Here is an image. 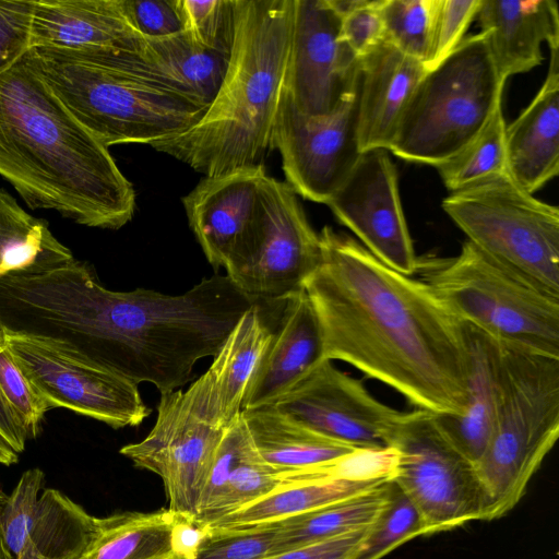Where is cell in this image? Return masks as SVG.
<instances>
[{
  "mask_svg": "<svg viewBox=\"0 0 559 559\" xmlns=\"http://www.w3.org/2000/svg\"><path fill=\"white\" fill-rule=\"evenodd\" d=\"M183 31L201 46L230 56L235 0H178Z\"/></svg>",
  "mask_w": 559,
  "mask_h": 559,
  "instance_id": "d590c367",
  "label": "cell"
},
{
  "mask_svg": "<svg viewBox=\"0 0 559 559\" xmlns=\"http://www.w3.org/2000/svg\"><path fill=\"white\" fill-rule=\"evenodd\" d=\"M321 259L304 289L317 314L323 355L402 394L418 409L460 416L466 406L465 325L420 280L324 226Z\"/></svg>",
  "mask_w": 559,
  "mask_h": 559,
  "instance_id": "6da1fadb",
  "label": "cell"
},
{
  "mask_svg": "<svg viewBox=\"0 0 559 559\" xmlns=\"http://www.w3.org/2000/svg\"><path fill=\"white\" fill-rule=\"evenodd\" d=\"M2 335L16 365L49 409L67 408L115 429L139 426L151 414L138 384L41 340Z\"/></svg>",
  "mask_w": 559,
  "mask_h": 559,
  "instance_id": "7c38bea8",
  "label": "cell"
},
{
  "mask_svg": "<svg viewBox=\"0 0 559 559\" xmlns=\"http://www.w3.org/2000/svg\"><path fill=\"white\" fill-rule=\"evenodd\" d=\"M19 461L17 453H15L12 449H10L1 439H0V464L1 465H12Z\"/></svg>",
  "mask_w": 559,
  "mask_h": 559,
  "instance_id": "ee69618b",
  "label": "cell"
},
{
  "mask_svg": "<svg viewBox=\"0 0 559 559\" xmlns=\"http://www.w3.org/2000/svg\"><path fill=\"white\" fill-rule=\"evenodd\" d=\"M464 325L468 348L466 406L460 416H435L448 440L476 465L492 430L499 394L500 346L476 328Z\"/></svg>",
  "mask_w": 559,
  "mask_h": 559,
  "instance_id": "d4e9b609",
  "label": "cell"
},
{
  "mask_svg": "<svg viewBox=\"0 0 559 559\" xmlns=\"http://www.w3.org/2000/svg\"><path fill=\"white\" fill-rule=\"evenodd\" d=\"M426 66L388 40L358 59V139L361 152L390 150Z\"/></svg>",
  "mask_w": 559,
  "mask_h": 559,
  "instance_id": "ffe728a7",
  "label": "cell"
},
{
  "mask_svg": "<svg viewBox=\"0 0 559 559\" xmlns=\"http://www.w3.org/2000/svg\"><path fill=\"white\" fill-rule=\"evenodd\" d=\"M443 211L486 254L559 295V209L509 174L450 192Z\"/></svg>",
  "mask_w": 559,
  "mask_h": 559,
  "instance_id": "ba28073f",
  "label": "cell"
},
{
  "mask_svg": "<svg viewBox=\"0 0 559 559\" xmlns=\"http://www.w3.org/2000/svg\"><path fill=\"white\" fill-rule=\"evenodd\" d=\"M294 0H235V38L221 87L188 130L151 146L205 177L263 165L271 150Z\"/></svg>",
  "mask_w": 559,
  "mask_h": 559,
  "instance_id": "3957f363",
  "label": "cell"
},
{
  "mask_svg": "<svg viewBox=\"0 0 559 559\" xmlns=\"http://www.w3.org/2000/svg\"><path fill=\"white\" fill-rule=\"evenodd\" d=\"M132 27L143 38H159L183 31L178 0H122Z\"/></svg>",
  "mask_w": 559,
  "mask_h": 559,
  "instance_id": "7bdbcfd3",
  "label": "cell"
},
{
  "mask_svg": "<svg viewBox=\"0 0 559 559\" xmlns=\"http://www.w3.org/2000/svg\"><path fill=\"white\" fill-rule=\"evenodd\" d=\"M418 536H426L421 514L409 498L391 481L389 500L369 528L355 559H382Z\"/></svg>",
  "mask_w": 559,
  "mask_h": 559,
  "instance_id": "836d02e7",
  "label": "cell"
},
{
  "mask_svg": "<svg viewBox=\"0 0 559 559\" xmlns=\"http://www.w3.org/2000/svg\"><path fill=\"white\" fill-rule=\"evenodd\" d=\"M241 417L255 453L278 475L321 466L362 449L322 436L273 405L242 409Z\"/></svg>",
  "mask_w": 559,
  "mask_h": 559,
  "instance_id": "484cf974",
  "label": "cell"
},
{
  "mask_svg": "<svg viewBox=\"0 0 559 559\" xmlns=\"http://www.w3.org/2000/svg\"><path fill=\"white\" fill-rule=\"evenodd\" d=\"M391 481L368 492L265 526L275 528L284 551L369 527L389 500Z\"/></svg>",
  "mask_w": 559,
  "mask_h": 559,
  "instance_id": "f546056e",
  "label": "cell"
},
{
  "mask_svg": "<svg viewBox=\"0 0 559 559\" xmlns=\"http://www.w3.org/2000/svg\"><path fill=\"white\" fill-rule=\"evenodd\" d=\"M480 3L481 0H440L427 71L444 60L462 41L468 25L476 17Z\"/></svg>",
  "mask_w": 559,
  "mask_h": 559,
  "instance_id": "ab89813d",
  "label": "cell"
},
{
  "mask_svg": "<svg viewBox=\"0 0 559 559\" xmlns=\"http://www.w3.org/2000/svg\"><path fill=\"white\" fill-rule=\"evenodd\" d=\"M273 333L255 302L240 317L210 368L185 391L209 421L227 428L240 417Z\"/></svg>",
  "mask_w": 559,
  "mask_h": 559,
  "instance_id": "d6986e66",
  "label": "cell"
},
{
  "mask_svg": "<svg viewBox=\"0 0 559 559\" xmlns=\"http://www.w3.org/2000/svg\"><path fill=\"white\" fill-rule=\"evenodd\" d=\"M250 445L248 430L240 417L226 428L216 452L195 520L203 516L218 499L231 471Z\"/></svg>",
  "mask_w": 559,
  "mask_h": 559,
  "instance_id": "f35d334b",
  "label": "cell"
},
{
  "mask_svg": "<svg viewBox=\"0 0 559 559\" xmlns=\"http://www.w3.org/2000/svg\"><path fill=\"white\" fill-rule=\"evenodd\" d=\"M8 496L4 495V492L0 489V559H12L11 555L4 544L2 531H1V513L2 509L5 504Z\"/></svg>",
  "mask_w": 559,
  "mask_h": 559,
  "instance_id": "f6af8a7d",
  "label": "cell"
},
{
  "mask_svg": "<svg viewBox=\"0 0 559 559\" xmlns=\"http://www.w3.org/2000/svg\"><path fill=\"white\" fill-rule=\"evenodd\" d=\"M498 403L475 465L490 521L512 510L559 437V358L500 344Z\"/></svg>",
  "mask_w": 559,
  "mask_h": 559,
  "instance_id": "8992f818",
  "label": "cell"
},
{
  "mask_svg": "<svg viewBox=\"0 0 559 559\" xmlns=\"http://www.w3.org/2000/svg\"><path fill=\"white\" fill-rule=\"evenodd\" d=\"M498 74L528 72L544 60L542 45L559 47L555 0H481L476 17Z\"/></svg>",
  "mask_w": 559,
  "mask_h": 559,
  "instance_id": "7402d4cb",
  "label": "cell"
},
{
  "mask_svg": "<svg viewBox=\"0 0 559 559\" xmlns=\"http://www.w3.org/2000/svg\"><path fill=\"white\" fill-rule=\"evenodd\" d=\"M44 472L25 471L8 496L1 531L12 559H81L95 519L57 489L40 493Z\"/></svg>",
  "mask_w": 559,
  "mask_h": 559,
  "instance_id": "e0dca14e",
  "label": "cell"
},
{
  "mask_svg": "<svg viewBox=\"0 0 559 559\" xmlns=\"http://www.w3.org/2000/svg\"><path fill=\"white\" fill-rule=\"evenodd\" d=\"M138 53L173 87L206 107L221 87L230 57L201 46L185 31L144 38Z\"/></svg>",
  "mask_w": 559,
  "mask_h": 559,
  "instance_id": "83f0119b",
  "label": "cell"
},
{
  "mask_svg": "<svg viewBox=\"0 0 559 559\" xmlns=\"http://www.w3.org/2000/svg\"><path fill=\"white\" fill-rule=\"evenodd\" d=\"M383 0H364L341 17V39L359 59L385 39Z\"/></svg>",
  "mask_w": 559,
  "mask_h": 559,
  "instance_id": "60d3db41",
  "label": "cell"
},
{
  "mask_svg": "<svg viewBox=\"0 0 559 559\" xmlns=\"http://www.w3.org/2000/svg\"><path fill=\"white\" fill-rule=\"evenodd\" d=\"M506 82L484 34L464 37L418 82L389 152L433 167L450 159L486 126L501 104Z\"/></svg>",
  "mask_w": 559,
  "mask_h": 559,
  "instance_id": "52a82bcc",
  "label": "cell"
},
{
  "mask_svg": "<svg viewBox=\"0 0 559 559\" xmlns=\"http://www.w3.org/2000/svg\"><path fill=\"white\" fill-rule=\"evenodd\" d=\"M33 0H0V72L31 48Z\"/></svg>",
  "mask_w": 559,
  "mask_h": 559,
  "instance_id": "b9f144b4",
  "label": "cell"
},
{
  "mask_svg": "<svg viewBox=\"0 0 559 559\" xmlns=\"http://www.w3.org/2000/svg\"><path fill=\"white\" fill-rule=\"evenodd\" d=\"M180 513L126 511L95 519L93 537L81 559H178L174 532Z\"/></svg>",
  "mask_w": 559,
  "mask_h": 559,
  "instance_id": "f1b7e54d",
  "label": "cell"
},
{
  "mask_svg": "<svg viewBox=\"0 0 559 559\" xmlns=\"http://www.w3.org/2000/svg\"><path fill=\"white\" fill-rule=\"evenodd\" d=\"M358 76L354 88L326 116L300 112L282 91L271 140L287 183L302 198L326 204L356 165Z\"/></svg>",
  "mask_w": 559,
  "mask_h": 559,
  "instance_id": "8fae6325",
  "label": "cell"
},
{
  "mask_svg": "<svg viewBox=\"0 0 559 559\" xmlns=\"http://www.w3.org/2000/svg\"><path fill=\"white\" fill-rule=\"evenodd\" d=\"M440 0H383L385 40L427 69Z\"/></svg>",
  "mask_w": 559,
  "mask_h": 559,
  "instance_id": "d6a6232c",
  "label": "cell"
},
{
  "mask_svg": "<svg viewBox=\"0 0 559 559\" xmlns=\"http://www.w3.org/2000/svg\"><path fill=\"white\" fill-rule=\"evenodd\" d=\"M358 76V59L341 39V16L329 0H294L283 91L302 114L330 115Z\"/></svg>",
  "mask_w": 559,
  "mask_h": 559,
  "instance_id": "9a60e30c",
  "label": "cell"
},
{
  "mask_svg": "<svg viewBox=\"0 0 559 559\" xmlns=\"http://www.w3.org/2000/svg\"><path fill=\"white\" fill-rule=\"evenodd\" d=\"M225 430L202 417L178 389L160 393L151 431L119 452L162 479L169 510L195 518Z\"/></svg>",
  "mask_w": 559,
  "mask_h": 559,
  "instance_id": "4fadbf2b",
  "label": "cell"
},
{
  "mask_svg": "<svg viewBox=\"0 0 559 559\" xmlns=\"http://www.w3.org/2000/svg\"><path fill=\"white\" fill-rule=\"evenodd\" d=\"M280 328L242 409L272 405L325 360L320 324L305 289L284 300Z\"/></svg>",
  "mask_w": 559,
  "mask_h": 559,
  "instance_id": "603a6c76",
  "label": "cell"
},
{
  "mask_svg": "<svg viewBox=\"0 0 559 559\" xmlns=\"http://www.w3.org/2000/svg\"><path fill=\"white\" fill-rule=\"evenodd\" d=\"M388 481L335 476L298 479L204 526L211 532L253 530L368 492Z\"/></svg>",
  "mask_w": 559,
  "mask_h": 559,
  "instance_id": "4316f807",
  "label": "cell"
},
{
  "mask_svg": "<svg viewBox=\"0 0 559 559\" xmlns=\"http://www.w3.org/2000/svg\"><path fill=\"white\" fill-rule=\"evenodd\" d=\"M73 259L71 250L57 240L45 221L32 216L0 188V276Z\"/></svg>",
  "mask_w": 559,
  "mask_h": 559,
  "instance_id": "4dcf8cb0",
  "label": "cell"
},
{
  "mask_svg": "<svg viewBox=\"0 0 559 559\" xmlns=\"http://www.w3.org/2000/svg\"><path fill=\"white\" fill-rule=\"evenodd\" d=\"M326 205L340 224L379 261L404 275L416 274L419 258L407 227L397 171L389 151L362 152Z\"/></svg>",
  "mask_w": 559,
  "mask_h": 559,
  "instance_id": "5bb4252c",
  "label": "cell"
},
{
  "mask_svg": "<svg viewBox=\"0 0 559 559\" xmlns=\"http://www.w3.org/2000/svg\"><path fill=\"white\" fill-rule=\"evenodd\" d=\"M416 274L461 322L500 344L559 358V295L468 240L455 257L419 258Z\"/></svg>",
  "mask_w": 559,
  "mask_h": 559,
  "instance_id": "5b68a950",
  "label": "cell"
},
{
  "mask_svg": "<svg viewBox=\"0 0 559 559\" xmlns=\"http://www.w3.org/2000/svg\"><path fill=\"white\" fill-rule=\"evenodd\" d=\"M386 447L397 452L392 481L421 514L426 536L490 521V500L475 465L448 440L435 414L401 412Z\"/></svg>",
  "mask_w": 559,
  "mask_h": 559,
  "instance_id": "9c48e42d",
  "label": "cell"
},
{
  "mask_svg": "<svg viewBox=\"0 0 559 559\" xmlns=\"http://www.w3.org/2000/svg\"><path fill=\"white\" fill-rule=\"evenodd\" d=\"M265 175L258 165L204 177L182 198L189 226L214 269H225L248 235Z\"/></svg>",
  "mask_w": 559,
  "mask_h": 559,
  "instance_id": "ac0fdd59",
  "label": "cell"
},
{
  "mask_svg": "<svg viewBox=\"0 0 559 559\" xmlns=\"http://www.w3.org/2000/svg\"><path fill=\"white\" fill-rule=\"evenodd\" d=\"M321 259L319 234L293 188L265 175L255 219L225 270L255 301L285 300L304 289Z\"/></svg>",
  "mask_w": 559,
  "mask_h": 559,
  "instance_id": "30bf717a",
  "label": "cell"
},
{
  "mask_svg": "<svg viewBox=\"0 0 559 559\" xmlns=\"http://www.w3.org/2000/svg\"><path fill=\"white\" fill-rule=\"evenodd\" d=\"M0 393L24 429L27 439L40 431V423L49 411L13 359L0 331Z\"/></svg>",
  "mask_w": 559,
  "mask_h": 559,
  "instance_id": "8d00e7d4",
  "label": "cell"
},
{
  "mask_svg": "<svg viewBox=\"0 0 559 559\" xmlns=\"http://www.w3.org/2000/svg\"><path fill=\"white\" fill-rule=\"evenodd\" d=\"M40 72L74 119L104 146L181 133L203 106L174 88L136 51L34 48Z\"/></svg>",
  "mask_w": 559,
  "mask_h": 559,
  "instance_id": "277c9868",
  "label": "cell"
},
{
  "mask_svg": "<svg viewBox=\"0 0 559 559\" xmlns=\"http://www.w3.org/2000/svg\"><path fill=\"white\" fill-rule=\"evenodd\" d=\"M283 551L277 533L271 526L241 532L209 531L192 559H264Z\"/></svg>",
  "mask_w": 559,
  "mask_h": 559,
  "instance_id": "74e56055",
  "label": "cell"
},
{
  "mask_svg": "<svg viewBox=\"0 0 559 559\" xmlns=\"http://www.w3.org/2000/svg\"><path fill=\"white\" fill-rule=\"evenodd\" d=\"M0 176L31 209L83 226L116 230L134 214L132 183L49 87L34 48L0 72Z\"/></svg>",
  "mask_w": 559,
  "mask_h": 559,
  "instance_id": "7a4b0ae2",
  "label": "cell"
},
{
  "mask_svg": "<svg viewBox=\"0 0 559 559\" xmlns=\"http://www.w3.org/2000/svg\"><path fill=\"white\" fill-rule=\"evenodd\" d=\"M508 174L534 194L559 173V47L550 49L547 75L538 93L506 127Z\"/></svg>",
  "mask_w": 559,
  "mask_h": 559,
  "instance_id": "cb8c5ba5",
  "label": "cell"
},
{
  "mask_svg": "<svg viewBox=\"0 0 559 559\" xmlns=\"http://www.w3.org/2000/svg\"><path fill=\"white\" fill-rule=\"evenodd\" d=\"M506 127L500 104L481 131L462 151L436 166L450 192L508 174Z\"/></svg>",
  "mask_w": 559,
  "mask_h": 559,
  "instance_id": "1f68e13d",
  "label": "cell"
},
{
  "mask_svg": "<svg viewBox=\"0 0 559 559\" xmlns=\"http://www.w3.org/2000/svg\"><path fill=\"white\" fill-rule=\"evenodd\" d=\"M272 405L322 436L362 449L385 448L401 414L328 359Z\"/></svg>",
  "mask_w": 559,
  "mask_h": 559,
  "instance_id": "2e32d148",
  "label": "cell"
},
{
  "mask_svg": "<svg viewBox=\"0 0 559 559\" xmlns=\"http://www.w3.org/2000/svg\"><path fill=\"white\" fill-rule=\"evenodd\" d=\"M282 485L278 474L260 460L250 441L214 506L195 521L207 525L271 493Z\"/></svg>",
  "mask_w": 559,
  "mask_h": 559,
  "instance_id": "e575fe53",
  "label": "cell"
},
{
  "mask_svg": "<svg viewBox=\"0 0 559 559\" xmlns=\"http://www.w3.org/2000/svg\"><path fill=\"white\" fill-rule=\"evenodd\" d=\"M143 37L122 0H33L31 48H104L139 52Z\"/></svg>",
  "mask_w": 559,
  "mask_h": 559,
  "instance_id": "44dd1931",
  "label": "cell"
}]
</instances>
